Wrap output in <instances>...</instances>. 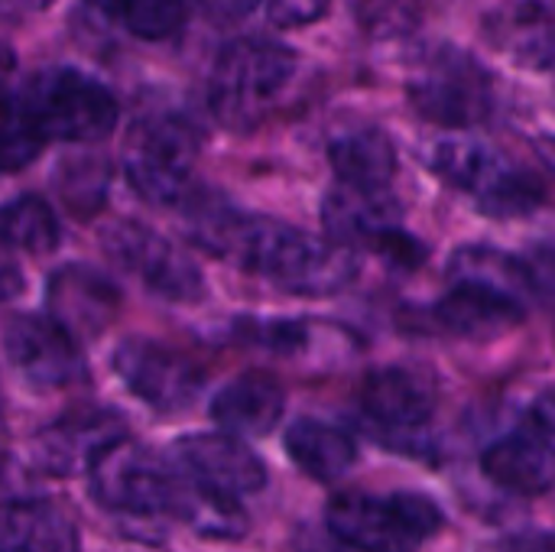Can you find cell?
I'll return each instance as SVG.
<instances>
[{"mask_svg": "<svg viewBox=\"0 0 555 552\" xmlns=\"http://www.w3.org/2000/svg\"><path fill=\"white\" fill-rule=\"evenodd\" d=\"M124 436L127 429L120 423V413L78 407V410L55 416L49 426L36 433L33 462L46 475H78V472H88L98 462V455Z\"/></svg>", "mask_w": 555, "mask_h": 552, "instance_id": "cell-14", "label": "cell"}, {"mask_svg": "<svg viewBox=\"0 0 555 552\" xmlns=\"http://www.w3.org/2000/svg\"><path fill=\"white\" fill-rule=\"evenodd\" d=\"M91 495L107 511L127 517H169L176 495V468L133 439H117L88 468Z\"/></svg>", "mask_w": 555, "mask_h": 552, "instance_id": "cell-9", "label": "cell"}, {"mask_svg": "<svg viewBox=\"0 0 555 552\" xmlns=\"http://www.w3.org/2000/svg\"><path fill=\"white\" fill-rule=\"evenodd\" d=\"M364 429L393 452L429 459L433 455V390L406 368H384L364 381L361 390Z\"/></svg>", "mask_w": 555, "mask_h": 552, "instance_id": "cell-7", "label": "cell"}, {"mask_svg": "<svg viewBox=\"0 0 555 552\" xmlns=\"http://www.w3.org/2000/svg\"><path fill=\"white\" fill-rule=\"evenodd\" d=\"M13 68H16V55H13V49H10V46H3V42H0V88H3V81L13 75Z\"/></svg>", "mask_w": 555, "mask_h": 552, "instance_id": "cell-37", "label": "cell"}, {"mask_svg": "<svg viewBox=\"0 0 555 552\" xmlns=\"http://www.w3.org/2000/svg\"><path fill=\"white\" fill-rule=\"evenodd\" d=\"M59 218L39 195H16L0 205V241L10 251L42 257L59 247Z\"/></svg>", "mask_w": 555, "mask_h": 552, "instance_id": "cell-26", "label": "cell"}, {"mask_svg": "<svg viewBox=\"0 0 555 552\" xmlns=\"http://www.w3.org/2000/svg\"><path fill=\"white\" fill-rule=\"evenodd\" d=\"M533 426L543 429L546 436H553L555 433V387L540 397V403H537V410H533Z\"/></svg>", "mask_w": 555, "mask_h": 552, "instance_id": "cell-34", "label": "cell"}, {"mask_svg": "<svg viewBox=\"0 0 555 552\" xmlns=\"http://www.w3.org/2000/svg\"><path fill=\"white\" fill-rule=\"evenodd\" d=\"M169 517L182 521L192 534H198L205 540H241L250 527L244 508L234 498L215 495L182 475L176 482Z\"/></svg>", "mask_w": 555, "mask_h": 552, "instance_id": "cell-24", "label": "cell"}, {"mask_svg": "<svg viewBox=\"0 0 555 552\" xmlns=\"http://www.w3.org/2000/svg\"><path fill=\"white\" fill-rule=\"evenodd\" d=\"M88 3L140 39H166L179 33L185 23L182 0H88Z\"/></svg>", "mask_w": 555, "mask_h": 552, "instance_id": "cell-27", "label": "cell"}, {"mask_svg": "<svg viewBox=\"0 0 555 552\" xmlns=\"http://www.w3.org/2000/svg\"><path fill=\"white\" fill-rule=\"evenodd\" d=\"M286 410V390L270 374H244L224 384L211 400L215 423L231 436H267Z\"/></svg>", "mask_w": 555, "mask_h": 552, "instance_id": "cell-19", "label": "cell"}, {"mask_svg": "<svg viewBox=\"0 0 555 552\" xmlns=\"http://www.w3.org/2000/svg\"><path fill=\"white\" fill-rule=\"evenodd\" d=\"M49 319L59 322L75 342L101 335L120 312V290L104 270L91 264H65L46 286Z\"/></svg>", "mask_w": 555, "mask_h": 552, "instance_id": "cell-15", "label": "cell"}, {"mask_svg": "<svg viewBox=\"0 0 555 552\" xmlns=\"http://www.w3.org/2000/svg\"><path fill=\"white\" fill-rule=\"evenodd\" d=\"M3 462H7V449H3V436H0V475H3Z\"/></svg>", "mask_w": 555, "mask_h": 552, "instance_id": "cell-39", "label": "cell"}, {"mask_svg": "<svg viewBox=\"0 0 555 552\" xmlns=\"http://www.w3.org/2000/svg\"><path fill=\"white\" fill-rule=\"evenodd\" d=\"M413 107L442 127H475L494 111V78L462 49H436L410 81Z\"/></svg>", "mask_w": 555, "mask_h": 552, "instance_id": "cell-8", "label": "cell"}, {"mask_svg": "<svg viewBox=\"0 0 555 552\" xmlns=\"http://www.w3.org/2000/svg\"><path fill=\"white\" fill-rule=\"evenodd\" d=\"M322 224L328 241L348 251H377L393 231H400V205L390 192H358L335 185L322 202Z\"/></svg>", "mask_w": 555, "mask_h": 552, "instance_id": "cell-17", "label": "cell"}, {"mask_svg": "<svg viewBox=\"0 0 555 552\" xmlns=\"http://www.w3.org/2000/svg\"><path fill=\"white\" fill-rule=\"evenodd\" d=\"M52 0H0V10L3 13H13V16H26V13H39L46 10Z\"/></svg>", "mask_w": 555, "mask_h": 552, "instance_id": "cell-35", "label": "cell"}, {"mask_svg": "<svg viewBox=\"0 0 555 552\" xmlns=\"http://www.w3.org/2000/svg\"><path fill=\"white\" fill-rule=\"evenodd\" d=\"M3 351L16 374L36 390L72 387L85 377L78 342L49 316H16L3 332Z\"/></svg>", "mask_w": 555, "mask_h": 552, "instance_id": "cell-12", "label": "cell"}, {"mask_svg": "<svg viewBox=\"0 0 555 552\" xmlns=\"http://www.w3.org/2000/svg\"><path fill=\"white\" fill-rule=\"evenodd\" d=\"M514 552H555V534H537V537H527L520 540Z\"/></svg>", "mask_w": 555, "mask_h": 552, "instance_id": "cell-36", "label": "cell"}, {"mask_svg": "<svg viewBox=\"0 0 555 552\" xmlns=\"http://www.w3.org/2000/svg\"><path fill=\"white\" fill-rule=\"evenodd\" d=\"M485 475L514 495L540 498L555 491V446L537 426L507 433L481 455Z\"/></svg>", "mask_w": 555, "mask_h": 552, "instance_id": "cell-16", "label": "cell"}, {"mask_svg": "<svg viewBox=\"0 0 555 552\" xmlns=\"http://www.w3.org/2000/svg\"><path fill=\"white\" fill-rule=\"evenodd\" d=\"M185 228L211 257L231 260L293 296H335L358 277L354 251L276 218L244 215L215 195L189 205Z\"/></svg>", "mask_w": 555, "mask_h": 552, "instance_id": "cell-1", "label": "cell"}, {"mask_svg": "<svg viewBox=\"0 0 555 552\" xmlns=\"http://www.w3.org/2000/svg\"><path fill=\"white\" fill-rule=\"evenodd\" d=\"M62 195L68 208H75V215H91L107 195V163H98L94 156L68 163L62 169Z\"/></svg>", "mask_w": 555, "mask_h": 552, "instance_id": "cell-29", "label": "cell"}, {"mask_svg": "<svg viewBox=\"0 0 555 552\" xmlns=\"http://www.w3.org/2000/svg\"><path fill=\"white\" fill-rule=\"evenodd\" d=\"M433 319L452 335L491 338V335L514 329L524 319V306L504 296L485 293L478 286H468V283H452L449 293L436 303Z\"/></svg>", "mask_w": 555, "mask_h": 552, "instance_id": "cell-21", "label": "cell"}, {"mask_svg": "<svg viewBox=\"0 0 555 552\" xmlns=\"http://www.w3.org/2000/svg\"><path fill=\"white\" fill-rule=\"evenodd\" d=\"M16 94L46 143H98L120 117L114 94L78 68H42Z\"/></svg>", "mask_w": 555, "mask_h": 552, "instance_id": "cell-5", "label": "cell"}, {"mask_svg": "<svg viewBox=\"0 0 555 552\" xmlns=\"http://www.w3.org/2000/svg\"><path fill=\"white\" fill-rule=\"evenodd\" d=\"M488 33L498 49L527 65H546L555 55V26L540 3H517L491 16Z\"/></svg>", "mask_w": 555, "mask_h": 552, "instance_id": "cell-25", "label": "cell"}, {"mask_svg": "<svg viewBox=\"0 0 555 552\" xmlns=\"http://www.w3.org/2000/svg\"><path fill=\"white\" fill-rule=\"evenodd\" d=\"M328 3L332 0H267V13L276 26L296 29V26H309V23L322 20Z\"/></svg>", "mask_w": 555, "mask_h": 552, "instance_id": "cell-31", "label": "cell"}, {"mask_svg": "<svg viewBox=\"0 0 555 552\" xmlns=\"http://www.w3.org/2000/svg\"><path fill=\"white\" fill-rule=\"evenodd\" d=\"M296 75V52L270 39H234L221 49L208 101L224 127L247 130Z\"/></svg>", "mask_w": 555, "mask_h": 552, "instance_id": "cell-3", "label": "cell"}, {"mask_svg": "<svg viewBox=\"0 0 555 552\" xmlns=\"http://www.w3.org/2000/svg\"><path fill=\"white\" fill-rule=\"evenodd\" d=\"M111 364L140 403L166 416L189 410L205 387V371L192 358L153 338H124Z\"/></svg>", "mask_w": 555, "mask_h": 552, "instance_id": "cell-11", "label": "cell"}, {"mask_svg": "<svg viewBox=\"0 0 555 552\" xmlns=\"http://www.w3.org/2000/svg\"><path fill=\"white\" fill-rule=\"evenodd\" d=\"M286 455L315 482H338L358 462L354 439L322 420H296L286 429Z\"/></svg>", "mask_w": 555, "mask_h": 552, "instance_id": "cell-23", "label": "cell"}, {"mask_svg": "<svg viewBox=\"0 0 555 552\" xmlns=\"http://www.w3.org/2000/svg\"><path fill=\"white\" fill-rule=\"evenodd\" d=\"M46 146L36 120L23 107L20 94H0V172H16L29 166Z\"/></svg>", "mask_w": 555, "mask_h": 552, "instance_id": "cell-28", "label": "cell"}, {"mask_svg": "<svg viewBox=\"0 0 555 552\" xmlns=\"http://www.w3.org/2000/svg\"><path fill=\"white\" fill-rule=\"evenodd\" d=\"M23 290V273L13 260V251L0 241V303L13 299Z\"/></svg>", "mask_w": 555, "mask_h": 552, "instance_id": "cell-33", "label": "cell"}, {"mask_svg": "<svg viewBox=\"0 0 555 552\" xmlns=\"http://www.w3.org/2000/svg\"><path fill=\"white\" fill-rule=\"evenodd\" d=\"M426 163L452 189L472 195L488 215H527L543 202V185L511 156L475 137H442Z\"/></svg>", "mask_w": 555, "mask_h": 552, "instance_id": "cell-4", "label": "cell"}, {"mask_svg": "<svg viewBox=\"0 0 555 552\" xmlns=\"http://www.w3.org/2000/svg\"><path fill=\"white\" fill-rule=\"evenodd\" d=\"M420 0H358L361 20L374 33H400L416 20Z\"/></svg>", "mask_w": 555, "mask_h": 552, "instance_id": "cell-30", "label": "cell"}, {"mask_svg": "<svg viewBox=\"0 0 555 552\" xmlns=\"http://www.w3.org/2000/svg\"><path fill=\"white\" fill-rule=\"evenodd\" d=\"M0 552H81L75 517L46 498L0 504Z\"/></svg>", "mask_w": 555, "mask_h": 552, "instance_id": "cell-18", "label": "cell"}, {"mask_svg": "<svg viewBox=\"0 0 555 552\" xmlns=\"http://www.w3.org/2000/svg\"><path fill=\"white\" fill-rule=\"evenodd\" d=\"M172 455L182 478L234 501L257 495L267 485V465L260 462V455L231 433L182 436L172 446Z\"/></svg>", "mask_w": 555, "mask_h": 552, "instance_id": "cell-13", "label": "cell"}, {"mask_svg": "<svg viewBox=\"0 0 555 552\" xmlns=\"http://www.w3.org/2000/svg\"><path fill=\"white\" fill-rule=\"evenodd\" d=\"M540 153L546 156V163H550V166H555V137H546V140L540 143Z\"/></svg>", "mask_w": 555, "mask_h": 552, "instance_id": "cell-38", "label": "cell"}, {"mask_svg": "<svg viewBox=\"0 0 555 552\" xmlns=\"http://www.w3.org/2000/svg\"><path fill=\"white\" fill-rule=\"evenodd\" d=\"M328 159L338 185L358 192H390L397 172L393 140L380 127H354L328 143Z\"/></svg>", "mask_w": 555, "mask_h": 552, "instance_id": "cell-20", "label": "cell"}, {"mask_svg": "<svg viewBox=\"0 0 555 552\" xmlns=\"http://www.w3.org/2000/svg\"><path fill=\"white\" fill-rule=\"evenodd\" d=\"M198 150L202 133L192 120L176 114L143 117L124 146L127 182L150 205H176L189 192Z\"/></svg>", "mask_w": 555, "mask_h": 552, "instance_id": "cell-6", "label": "cell"}, {"mask_svg": "<svg viewBox=\"0 0 555 552\" xmlns=\"http://www.w3.org/2000/svg\"><path fill=\"white\" fill-rule=\"evenodd\" d=\"M104 251L114 264L133 273L150 293L169 303H198L205 296L202 270L192 257L159 231L140 221H117L104 231Z\"/></svg>", "mask_w": 555, "mask_h": 552, "instance_id": "cell-10", "label": "cell"}, {"mask_svg": "<svg viewBox=\"0 0 555 552\" xmlns=\"http://www.w3.org/2000/svg\"><path fill=\"white\" fill-rule=\"evenodd\" d=\"M328 534L354 552H416L442 527V511L426 495H338L325 508Z\"/></svg>", "mask_w": 555, "mask_h": 552, "instance_id": "cell-2", "label": "cell"}, {"mask_svg": "<svg viewBox=\"0 0 555 552\" xmlns=\"http://www.w3.org/2000/svg\"><path fill=\"white\" fill-rule=\"evenodd\" d=\"M195 3L218 23H237L260 7V0H195Z\"/></svg>", "mask_w": 555, "mask_h": 552, "instance_id": "cell-32", "label": "cell"}, {"mask_svg": "<svg viewBox=\"0 0 555 552\" xmlns=\"http://www.w3.org/2000/svg\"><path fill=\"white\" fill-rule=\"evenodd\" d=\"M449 280L468 283L485 293L504 296L527 309V299L533 293V273L524 260L488 247V244H465L449 260Z\"/></svg>", "mask_w": 555, "mask_h": 552, "instance_id": "cell-22", "label": "cell"}]
</instances>
